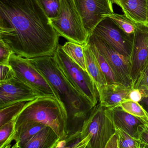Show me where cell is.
<instances>
[{
    "mask_svg": "<svg viewBox=\"0 0 148 148\" xmlns=\"http://www.w3.org/2000/svg\"><path fill=\"white\" fill-rule=\"evenodd\" d=\"M59 35L37 0H0V40L28 59L52 56Z\"/></svg>",
    "mask_w": 148,
    "mask_h": 148,
    "instance_id": "6da1fadb",
    "label": "cell"
},
{
    "mask_svg": "<svg viewBox=\"0 0 148 148\" xmlns=\"http://www.w3.org/2000/svg\"><path fill=\"white\" fill-rule=\"evenodd\" d=\"M28 60L51 84L65 108L67 114L66 138L81 134L95 106L70 82L52 56Z\"/></svg>",
    "mask_w": 148,
    "mask_h": 148,
    "instance_id": "7a4b0ae2",
    "label": "cell"
},
{
    "mask_svg": "<svg viewBox=\"0 0 148 148\" xmlns=\"http://www.w3.org/2000/svg\"><path fill=\"white\" fill-rule=\"evenodd\" d=\"M29 122L50 127L60 140L67 138V113L63 105L54 97H42L29 101L16 118L15 128Z\"/></svg>",
    "mask_w": 148,
    "mask_h": 148,
    "instance_id": "3957f363",
    "label": "cell"
},
{
    "mask_svg": "<svg viewBox=\"0 0 148 148\" xmlns=\"http://www.w3.org/2000/svg\"><path fill=\"white\" fill-rule=\"evenodd\" d=\"M57 17L50 20L59 36L69 41L84 45L87 43L89 35L73 0H60Z\"/></svg>",
    "mask_w": 148,
    "mask_h": 148,
    "instance_id": "277c9868",
    "label": "cell"
},
{
    "mask_svg": "<svg viewBox=\"0 0 148 148\" xmlns=\"http://www.w3.org/2000/svg\"><path fill=\"white\" fill-rule=\"evenodd\" d=\"M57 66L73 86L94 106L99 102V95L94 80L87 71L74 62L57 46L52 55Z\"/></svg>",
    "mask_w": 148,
    "mask_h": 148,
    "instance_id": "5b68a950",
    "label": "cell"
},
{
    "mask_svg": "<svg viewBox=\"0 0 148 148\" xmlns=\"http://www.w3.org/2000/svg\"><path fill=\"white\" fill-rule=\"evenodd\" d=\"M116 133L110 110L99 102L85 122L81 135L83 139L89 136L87 148H105Z\"/></svg>",
    "mask_w": 148,
    "mask_h": 148,
    "instance_id": "8992f818",
    "label": "cell"
},
{
    "mask_svg": "<svg viewBox=\"0 0 148 148\" xmlns=\"http://www.w3.org/2000/svg\"><path fill=\"white\" fill-rule=\"evenodd\" d=\"M9 62L14 72L16 77L38 92L42 97H54L63 105L58 94L51 84L28 59L12 53Z\"/></svg>",
    "mask_w": 148,
    "mask_h": 148,
    "instance_id": "52a82bcc",
    "label": "cell"
},
{
    "mask_svg": "<svg viewBox=\"0 0 148 148\" xmlns=\"http://www.w3.org/2000/svg\"><path fill=\"white\" fill-rule=\"evenodd\" d=\"M92 34L106 42L130 62L134 34H127L108 17L103 18L94 29Z\"/></svg>",
    "mask_w": 148,
    "mask_h": 148,
    "instance_id": "ba28073f",
    "label": "cell"
},
{
    "mask_svg": "<svg viewBox=\"0 0 148 148\" xmlns=\"http://www.w3.org/2000/svg\"><path fill=\"white\" fill-rule=\"evenodd\" d=\"M87 42L95 46L106 58L122 83L133 88L130 61L116 51L106 42L93 34L89 36Z\"/></svg>",
    "mask_w": 148,
    "mask_h": 148,
    "instance_id": "9c48e42d",
    "label": "cell"
},
{
    "mask_svg": "<svg viewBox=\"0 0 148 148\" xmlns=\"http://www.w3.org/2000/svg\"><path fill=\"white\" fill-rule=\"evenodd\" d=\"M89 35L104 18L114 14L112 0H73Z\"/></svg>",
    "mask_w": 148,
    "mask_h": 148,
    "instance_id": "30bf717a",
    "label": "cell"
},
{
    "mask_svg": "<svg viewBox=\"0 0 148 148\" xmlns=\"http://www.w3.org/2000/svg\"><path fill=\"white\" fill-rule=\"evenodd\" d=\"M130 65L134 86L140 75L148 66V26L136 23Z\"/></svg>",
    "mask_w": 148,
    "mask_h": 148,
    "instance_id": "8fae6325",
    "label": "cell"
},
{
    "mask_svg": "<svg viewBox=\"0 0 148 148\" xmlns=\"http://www.w3.org/2000/svg\"><path fill=\"white\" fill-rule=\"evenodd\" d=\"M41 96L16 77L0 82V109L17 103L30 101Z\"/></svg>",
    "mask_w": 148,
    "mask_h": 148,
    "instance_id": "7c38bea8",
    "label": "cell"
},
{
    "mask_svg": "<svg viewBox=\"0 0 148 148\" xmlns=\"http://www.w3.org/2000/svg\"><path fill=\"white\" fill-rule=\"evenodd\" d=\"M133 89L123 83L107 84L98 90L99 103L107 108L120 106L126 99H129V92Z\"/></svg>",
    "mask_w": 148,
    "mask_h": 148,
    "instance_id": "4fadbf2b",
    "label": "cell"
},
{
    "mask_svg": "<svg viewBox=\"0 0 148 148\" xmlns=\"http://www.w3.org/2000/svg\"><path fill=\"white\" fill-rule=\"evenodd\" d=\"M109 109L116 128L120 129L135 138L139 126L145 123L123 110L120 106Z\"/></svg>",
    "mask_w": 148,
    "mask_h": 148,
    "instance_id": "5bb4252c",
    "label": "cell"
},
{
    "mask_svg": "<svg viewBox=\"0 0 148 148\" xmlns=\"http://www.w3.org/2000/svg\"><path fill=\"white\" fill-rule=\"evenodd\" d=\"M118 6L129 20L135 23L147 26V0H119Z\"/></svg>",
    "mask_w": 148,
    "mask_h": 148,
    "instance_id": "9a60e30c",
    "label": "cell"
},
{
    "mask_svg": "<svg viewBox=\"0 0 148 148\" xmlns=\"http://www.w3.org/2000/svg\"><path fill=\"white\" fill-rule=\"evenodd\" d=\"M60 140V138L54 130L47 126L21 148H53Z\"/></svg>",
    "mask_w": 148,
    "mask_h": 148,
    "instance_id": "2e32d148",
    "label": "cell"
},
{
    "mask_svg": "<svg viewBox=\"0 0 148 148\" xmlns=\"http://www.w3.org/2000/svg\"><path fill=\"white\" fill-rule=\"evenodd\" d=\"M83 47L87 71L94 80L98 91L107 85V81L95 56L87 43Z\"/></svg>",
    "mask_w": 148,
    "mask_h": 148,
    "instance_id": "e0dca14e",
    "label": "cell"
},
{
    "mask_svg": "<svg viewBox=\"0 0 148 148\" xmlns=\"http://www.w3.org/2000/svg\"><path fill=\"white\" fill-rule=\"evenodd\" d=\"M46 127V125L38 123L29 122L21 123L15 128V131L13 137V140L15 141L16 143L21 147Z\"/></svg>",
    "mask_w": 148,
    "mask_h": 148,
    "instance_id": "ac0fdd59",
    "label": "cell"
},
{
    "mask_svg": "<svg viewBox=\"0 0 148 148\" xmlns=\"http://www.w3.org/2000/svg\"><path fill=\"white\" fill-rule=\"evenodd\" d=\"M87 44L97 60L100 67L106 78L107 84L122 83L119 77L115 73L106 58L101 53V52L97 49L95 46L90 42H87Z\"/></svg>",
    "mask_w": 148,
    "mask_h": 148,
    "instance_id": "d6986e66",
    "label": "cell"
},
{
    "mask_svg": "<svg viewBox=\"0 0 148 148\" xmlns=\"http://www.w3.org/2000/svg\"><path fill=\"white\" fill-rule=\"evenodd\" d=\"M62 48L74 62L87 71L83 45L68 41L62 46Z\"/></svg>",
    "mask_w": 148,
    "mask_h": 148,
    "instance_id": "ffe728a7",
    "label": "cell"
},
{
    "mask_svg": "<svg viewBox=\"0 0 148 148\" xmlns=\"http://www.w3.org/2000/svg\"><path fill=\"white\" fill-rule=\"evenodd\" d=\"M28 102H20L0 109V127L16 119Z\"/></svg>",
    "mask_w": 148,
    "mask_h": 148,
    "instance_id": "44dd1931",
    "label": "cell"
},
{
    "mask_svg": "<svg viewBox=\"0 0 148 148\" xmlns=\"http://www.w3.org/2000/svg\"><path fill=\"white\" fill-rule=\"evenodd\" d=\"M120 106L123 110L140 119L148 125L147 112L139 103L134 101L130 99H126L121 103Z\"/></svg>",
    "mask_w": 148,
    "mask_h": 148,
    "instance_id": "7402d4cb",
    "label": "cell"
},
{
    "mask_svg": "<svg viewBox=\"0 0 148 148\" xmlns=\"http://www.w3.org/2000/svg\"><path fill=\"white\" fill-rule=\"evenodd\" d=\"M111 19L120 28L129 35H134L135 32L136 23L129 20L125 15L117 14L107 15L103 16Z\"/></svg>",
    "mask_w": 148,
    "mask_h": 148,
    "instance_id": "603a6c76",
    "label": "cell"
},
{
    "mask_svg": "<svg viewBox=\"0 0 148 148\" xmlns=\"http://www.w3.org/2000/svg\"><path fill=\"white\" fill-rule=\"evenodd\" d=\"M89 136L83 139L81 134L60 140L53 148H87Z\"/></svg>",
    "mask_w": 148,
    "mask_h": 148,
    "instance_id": "cb8c5ba5",
    "label": "cell"
},
{
    "mask_svg": "<svg viewBox=\"0 0 148 148\" xmlns=\"http://www.w3.org/2000/svg\"><path fill=\"white\" fill-rule=\"evenodd\" d=\"M15 120H12L0 127V148H4L13 140L14 134Z\"/></svg>",
    "mask_w": 148,
    "mask_h": 148,
    "instance_id": "d4e9b609",
    "label": "cell"
},
{
    "mask_svg": "<svg viewBox=\"0 0 148 148\" xmlns=\"http://www.w3.org/2000/svg\"><path fill=\"white\" fill-rule=\"evenodd\" d=\"M119 148H141L139 140L120 129L116 128Z\"/></svg>",
    "mask_w": 148,
    "mask_h": 148,
    "instance_id": "484cf974",
    "label": "cell"
},
{
    "mask_svg": "<svg viewBox=\"0 0 148 148\" xmlns=\"http://www.w3.org/2000/svg\"><path fill=\"white\" fill-rule=\"evenodd\" d=\"M48 18L51 20L57 17L60 10V0H37Z\"/></svg>",
    "mask_w": 148,
    "mask_h": 148,
    "instance_id": "4316f807",
    "label": "cell"
},
{
    "mask_svg": "<svg viewBox=\"0 0 148 148\" xmlns=\"http://www.w3.org/2000/svg\"><path fill=\"white\" fill-rule=\"evenodd\" d=\"M0 82H7L15 77V74L9 64L0 65Z\"/></svg>",
    "mask_w": 148,
    "mask_h": 148,
    "instance_id": "83f0119b",
    "label": "cell"
},
{
    "mask_svg": "<svg viewBox=\"0 0 148 148\" xmlns=\"http://www.w3.org/2000/svg\"><path fill=\"white\" fill-rule=\"evenodd\" d=\"M12 53L11 49L2 41L0 40V65L9 64L10 58Z\"/></svg>",
    "mask_w": 148,
    "mask_h": 148,
    "instance_id": "f1b7e54d",
    "label": "cell"
},
{
    "mask_svg": "<svg viewBox=\"0 0 148 148\" xmlns=\"http://www.w3.org/2000/svg\"><path fill=\"white\" fill-rule=\"evenodd\" d=\"M133 88L148 90V66L135 83Z\"/></svg>",
    "mask_w": 148,
    "mask_h": 148,
    "instance_id": "f546056e",
    "label": "cell"
},
{
    "mask_svg": "<svg viewBox=\"0 0 148 148\" xmlns=\"http://www.w3.org/2000/svg\"><path fill=\"white\" fill-rule=\"evenodd\" d=\"M136 139L140 143L148 146V125L144 124L140 125L136 136Z\"/></svg>",
    "mask_w": 148,
    "mask_h": 148,
    "instance_id": "4dcf8cb0",
    "label": "cell"
},
{
    "mask_svg": "<svg viewBox=\"0 0 148 148\" xmlns=\"http://www.w3.org/2000/svg\"><path fill=\"white\" fill-rule=\"evenodd\" d=\"M129 99L136 102L139 103L142 98V94L140 90L133 88L129 93Z\"/></svg>",
    "mask_w": 148,
    "mask_h": 148,
    "instance_id": "1f68e13d",
    "label": "cell"
},
{
    "mask_svg": "<svg viewBox=\"0 0 148 148\" xmlns=\"http://www.w3.org/2000/svg\"><path fill=\"white\" fill-rule=\"evenodd\" d=\"M140 90L142 94V98L139 103L148 114V90L144 89H141Z\"/></svg>",
    "mask_w": 148,
    "mask_h": 148,
    "instance_id": "d6a6232c",
    "label": "cell"
},
{
    "mask_svg": "<svg viewBox=\"0 0 148 148\" xmlns=\"http://www.w3.org/2000/svg\"><path fill=\"white\" fill-rule=\"evenodd\" d=\"M105 148H119L118 144V136L116 133L109 141Z\"/></svg>",
    "mask_w": 148,
    "mask_h": 148,
    "instance_id": "836d02e7",
    "label": "cell"
},
{
    "mask_svg": "<svg viewBox=\"0 0 148 148\" xmlns=\"http://www.w3.org/2000/svg\"><path fill=\"white\" fill-rule=\"evenodd\" d=\"M141 148H148V145L141 143Z\"/></svg>",
    "mask_w": 148,
    "mask_h": 148,
    "instance_id": "e575fe53",
    "label": "cell"
},
{
    "mask_svg": "<svg viewBox=\"0 0 148 148\" xmlns=\"http://www.w3.org/2000/svg\"><path fill=\"white\" fill-rule=\"evenodd\" d=\"M114 3H116L117 5H119V0H112Z\"/></svg>",
    "mask_w": 148,
    "mask_h": 148,
    "instance_id": "d590c367",
    "label": "cell"
},
{
    "mask_svg": "<svg viewBox=\"0 0 148 148\" xmlns=\"http://www.w3.org/2000/svg\"><path fill=\"white\" fill-rule=\"evenodd\" d=\"M11 148H21L20 147H19V146L17 145V143H16L15 144L14 146H13V147H12Z\"/></svg>",
    "mask_w": 148,
    "mask_h": 148,
    "instance_id": "8d00e7d4",
    "label": "cell"
},
{
    "mask_svg": "<svg viewBox=\"0 0 148 148\" xmlns=\"http://www.w3.org/2000/svg\"><path fill=\"white\" fill-rule=\"evenodd\" d=\"M147 26L148 27V0H147Z\"/></svg>",
    "mask_w": 148,
    "mask_h": 148,
    "instance_id": "74e56055",
    "label": "cell"
},
{
    "mask_svg": "<svg viewBox=\"0 0 148 148\" xmlns=\"http://www.w3.org/2000/svg\"><path fill=\"white\" fill-rule=\"evenodd\" d=\"M10 147H11V145L9 144V145H8V146H6L4 148H10Z\"/></svg>",
    "mask_w": 148,
    "mask_h": 148,
    "instance_id": "f35d334b",
    "label": "cell"
}]
</instances>
